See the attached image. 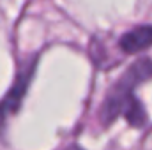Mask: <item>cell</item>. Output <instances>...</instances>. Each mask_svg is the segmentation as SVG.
I'll list each match as a JSON object with an SVG mask.
<instances>
[{
    "instance_id": "2",
    "label": "cell",
    "mask_w": 152,
    "mask_h": 150,
    "mask_svg": "<svg viewBox=\"0 0 152 150\" xmlns=\"http://www.w3.org/2000/svg\"><path fill=\"white\" fill-rule=\"evenodd\" d=\"M34 74V64H30L21 74L16 78V83L12 85V88L7 92V95L4 97V101L0 103V125H4L5 118L14 115L18 111L27 90H28V85H30V79Z\"/></svg>"
},
{
    "instance_id": "1",
    "label": "cell",
    "mask_w": 152,
    "mask_h": 150,
    "mask_svg": "<svg viewBox=\"0 0 152 150\" xmlns=\"http://www.w3.org/2000/svg\"><path fill=\"white\" fill-rule=\"evenodd\" d=\"M152 78V60L151 58H140L138 62H134L124 76L117 81L112 92L108 94L103 108H101V120L104 125L112 124L118 115L124 113V108L127 104V101L133 97V90L136 85H140L142 81Z\"/></svg>"
},
{
    "instance_id": "3",
    "label": "cell",
    "mask_w": 152,
    "mask_h": 150,
    "mask_svg": "<svg viewBox=\"0 0 152 150\" xmlns=\"http://www.w3.org/2000/svg\"><path fill=\"white\" fill-rule=\"evenodd\" d=\"M120 48L126 53H140L147 48L152 46V27L151 25H143V27H136L133 30H129L127 34H124L120 39Z\"/></svg>"
},
{
    "instance_id": "5",
    "label": "cell",
    "mask_w": 152,
    "mask_h": 150,
    "mask_svg": "<svg viewBox=\"0 0 152 150\" xmlns=\"http://www.w3.org/2000/svg\"><path fill=\"white\" fill-rule=\"evenodd\" d=\"M69 150H81V149H78V147H71Z\"/></svg>"
},
{
    "instance_id": "4",
    "label": "cell",
    "mask_w": 152,
    "mask_h": 150,
    "mask_svg": "<svg viewBox=\"0 0 152 150\" xmlns=\"http://www.w3.org/2000/svg\"><path fill=\"white\" fill-rule=\"evenodd\" d=\"M122 115H124L126 120H127L131 125H134V127H142V125L147 122V113H145V110H143L142 103H140L134 95L127 101V104H126Z\"/></svg>"
}]
</instances>
